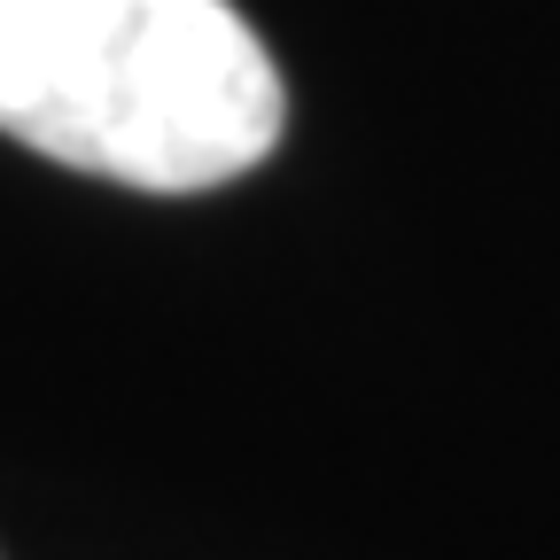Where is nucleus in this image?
I'll return each mask as SVG.
<instances>
[{"label":"nucleus","instance_id":"1","mask_svg":"<svg viewBox=\"0 0 560 560\" xmlns=\"http://www.w3.org/2000/svg\"><path fill=\"white\" fill-rule=\"evenodd\" d=\"M289 94L234 0H0V140L140 195L257 172Z\"/></svg>","mask_w":560,"mask_h":560}]
</instances>
